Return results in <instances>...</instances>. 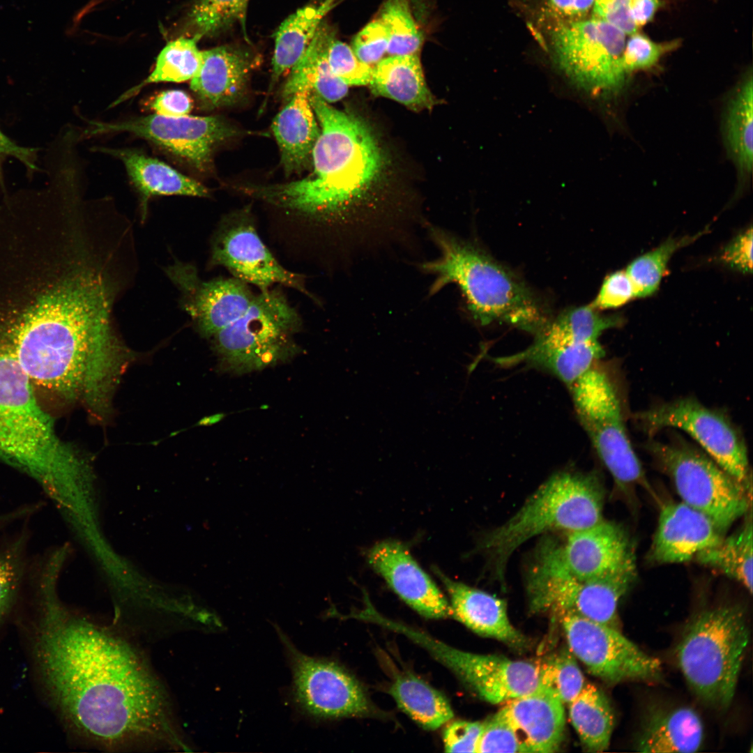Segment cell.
Masks as SVG:
<instances>
[{
	"label": "cell",
	"instance_id": "cell-1",
	"mask_svg": "<svg viewBox=\"0 0 753 753\" xmlns=\"http://www.w3.org/2000/svg\"><path fill=\"white\" fill-rule=\"evenodd\" d=\"M55 583L39 584L34 653L67 724L106 749L186 750L167 693L146 660L121 637L69 613Z\"/></svg>",
	"mask_w": 753,
	"mask_h": 753
},
{
	"label": "cell",
	"instance_id": "cell-2",
	"mask_svg": "<svg viewBox=\"0 0 753 753\" xmlns=\"http://www.w3.org/2000/svg\"><path fill=\"white\" fill-rule=\"evenodd\" d=\"M320 126L306 177L283 183L241 185L240 192L272 210L270 227L307 254H340L365 241L353 210L376 179L381 151L360 119L310 93Z\"/></svg>",
	"mask_w": 753,
	"mask_h": 753
},
{
	"label": "cell",
	"instance_id": "cell-3",
	"mask_svg": "<svg viewBox=\"0 0 753 753\" xmlns=\"http://www.w3.org/2000/svg\"><path fill=\"white\" fill-rule=\"evenodd\" d=\"M32 383L10 351L0 345V459L35 480L66 507L74 500L79 463L56 434Z\"/></svg>",
	"mask_w": 753,
	"mask_h": 753
},
{
	"label": "cell",
	"instance_id": "cell-4",
	"mask_svg": "<svg viewBox=\"0 0 753 753\" xmlns=\"http://www.w3.org/2000/svg\"><path fill=\"white\" fill-rule=\"evenodd\" d=\"M429 234L440 253L419 265L435 277L429 296L457 284L470 314L482 326L503 322L535 335L550 321L530 288L485 251L438 227H429Z\"/></svg>",
	"mask_w": 753,
	"mask_h": 753
},
{
	"label": "cell",
	"instance_id": "cell-5",
	"mask_svg": "<svg viewBox=\"0 0 753 753\" xmlns=\"http://www.w3.org/2000/svg\"><path fill=\"white\" fill-rule=\"evenodd\" d=\"M604 500L603 485L596 474L562 471L552 475L511 517L482 539L479 547L495 579L504 581L510 556L528 540L601 522Z\"/></svg>",
	"mask_w": 753,
	"mask_h": 753
},
{
	"label": "cell",
	"instance_id": "cell-6",
	"mask_svg": "<svg viewBox=\"0 0 753 753\" xmlns=\"http://www.w3.org/2000/svg\"><path fill=\"white\" fill-rule=\"evenodd\" d=\"M749 638L745 611L737 604L703 610L687 624L676 657L687 684L703 703L720 710L730 706Z\"/></svg>",
	"mask_w": 753,
	"mask_h": 753
},
{
	"label": "cell",
	"instance_id": "cell-7",
	"mask_svg": "<svg viewBox=\"0 0 753 753\" xmlns=\"http://www.w3.org/2000/svg\"><path fill=\"white\" fill-rule=\"evenodd\" d=\"M301 326L299 313L275 287L255 294L241 317L211 337L223 367L243 373L295 354Z\"/></svg>",
	"mask_w": 753,
	"mask_h": 753
},
{
	"label": "cell",
	"instance_id": "cell-8",
	"mask_svg": "<svg viewBox=\"0 0 753 753\" xmlns=\"http://www.w3.org/2000/svg\"><path fill=\"white\" fill-rule=\"evenodd\" d=\"M646 448L682 502L706 515L723 533L752 507V489L684 439L653 440Z\"/></svg>",
	"mask_w": 753,
	"mask_h": 753
},
{
	"label": "cell",
	"instance_id": "cell-9",
	"mask_svg": "<svg viewBox=\"0 0 753 753\" xmlns=\"http://www.w3.org/2000/svg\"><path fill=\"white\" fill-rule=\"evenodd\" d=\"M576 414L615 485L624 494L639 486L654 492L628 437L620 398L595 365L568 387Z\"/></svg>",
	"mask_w": 753,
	"mask_h": 753
},
{
	"label": "cell",
	"instance_id": "cell-10",
	"mask_svg": "<svg viewBox=\"0 0 753 753\" xmlns=\"http://www.w3.org/2000/svg\"><path fill=\"white\" fill-rule=\"evenodd\" d=\"M623 324L621 316L602 314L590 305L570 308L550 319L529 347L501 360L505 367L524 364L545 370L568 387L603 356L602 333Z\"/></svg>",
	"mask_w": 753,
	"mask_h": 753
},
{
	"label": "cell",
	"instance_id": "cell-11",
	"mask_svg": "<svg viewBox=\"0 0 753 753\" xmlns=\"http://www.w3.org/2000/svg\"><path fill=\"white\" fill-rule=\"evenodd\" d=\"M626 34L591 17L555 24L551 45L558 66L575 84L595 95H616L628 77L623 68Z\"/></svg>",
	"mask_w": 753,
	"mask_h": 753
},
{
	"label": "cell",
	"instance_id": "cell-12",
	"mask_svg": "<svg viewBox=\"0 0 753 753\" xmlns=\"http://www.w3.org/2000/svg\"><path fill=\"white\" fill-rule=\"evenodd\" d=\"M383 625L423 647L450 669L464 685L489 703H507L542 686V664L461 651L419 630L388 618L384 619Z\"/></svg>",
	"mask_w": 753,
	"mask_h": 753
},
{
	"label": "cell",
	"instance_id": "cell-13",
	"mask_svg": "<svg viewBox=\"0 0 753 753\" xmlns=\"http://www.w3.org/2000/svg\"><path fill=\"white\" fill-rule=\"evenodd\" d=\"M118 133L144 139L177 160L205 172L215 147L239 131L218 116L167 117L156 114L109 122L89 120L81 130L82 139Z\"/></svg>",
	"mask_w": 753,
	"mask_h": 753
},
{
	"label": "cell",
	"instance_id": "cell-14",
	"mask_svg": "<svg viewBox=\"0 0 753 753\" xmlns=\"http://www.w3.org/2000/svg\"><path fill=\"white\" fill-rule=\"evenodd\" d=\"M634 419L651 437L668 428L685 432L722 469L752 489L745 439L724 413L707 407L694 398L683 397L637 413Z\"/></svg>",
	"mask_w": 753,
	"mask_h": 753
},
{
	"label": "cell",
	"instance_id": "cell-15",
	"mask_svg": "<svg viewBox=\"0 0 753 753\" xmlns=\"http://www.w3.org/2000/svg\"><path fill=\"white\" fill-rule=\"evenodd\" d=\"M637 577L635 558L602 577L579 580L528 572L526 592L534 614L569 613L619 630L618 604Z\"/></svg>",
	"mask_w": 753,
	"mask_h": 753
},
{
	"label": "cell",
	"instance_id": "cell-16",
	"mask_svg": "<svg viewBox=\"0 0 753 753\" xmlns=\"http://www.w3.org/2000/svg\"><path fill=\"white\" fill-rule=\"evenodd\" d=\"M210 264L260 291L283 286L317 301L306 287L304 275L284 267L264 243L250 206L220 219L211 239Z\"/></svg>",
	"mask_w": 753,
	"mask_h": 753
},
{
	"label": "cell",
	"instance_id": "cell-17",
	"mask_svg": "<svg viewBox=\"0 0 753 753\" xmlns=\"http://www.w3.org/2000/svg\"><path fill=\"white\" fill-rule=\"evenodd\" d=\"M563 540H542L528 571L588 580L607 575L635 557L629 535L614 522L564 532Z\"/></svg>",
	"mask_w": 753,
	"mask_h": 753
},
{
	"label": "cell",
	"instance_id": "cell-18",
	"mask_svg": "<svg viewBox=\"0 0 753 753\" xmlns=\"http://www.w3.org/2000/svg\"><path fill=\"white\" fill-rule=\"evenodd\" d=\"M560 619L568 648L593 676L614 685L628 680L657 681L660 661L643 651L619 630L573 614Z\"/></svg>",
	"mask_w": 753,
	"mask_h": 753
},
{
	"label": "cell",
	"instance_id": "cell-19",
	"mask_svg": "<svg viewBox=\"0 0 753 753\" xmlns=\"http://www.w3.org/2000/svg\"><path fill=\"white\" fill-rule=\"evenodd\" d=\"M285 647L296 702L308 715L321 718L358 717L370 703L357 680L335 662L305 655L277 629Z\"/></svg>",
	"mask_w": 753,
	"mask_h": 753
},
{
	"label": "cell",
	"instance_id": "cell-20",
	"mask_svg": "<svg viewBox=\"0 0 753 753\" xmlns=\"http://www.w3.org/2000/svg\"><path fill=\"white\" fill-rule=\"evenodd\" d=\"M167 273L182 291L185 310L207 337L241 317L255 296L249 284L232 276L201 280L189 264L177 262Z\"/></svg>",
	"mask_w": 753,
	"mask_h": 753
},
{
	"label": "cell",
	"instance_id": "cell-21",
	"mask_svg": "<svg viewBox=\"0 0 753 753\" xmlns=\"http://www.w3.org/2000/svg\"><path fill=\"white\" fill-rule=\"evenodd\" d=\"M367 558L393 591L419 614L432 619L451 616L449 602L402 543L379 542L369 550Z\"/></svg>",
	"mask_w": 753,
	"mask_h": 753
},
{
	"label": "cell",
	"instance_id": "cell-22",
	"mask_svg": "<svg viewBox=\"0 0 753 753\" xmlns=\"http://www.w3.org/2000/svg\"><path fill=\"white\" fill-rule=\"evenodd\" d=\"M724 537L706 515L683 502L667 503L661 508L648 558L656 563L689 561Z\"/></svg>",
	"mask_w": 753,
	"mask_h": 753
},
{
	"label": "cell",
	"instance_id": "cell-23",
	"mask_svg": "<svg viewBox=\"0 0 753 753\" xmlns=\"http://www.w3.org/2000/svg\"><path fill=\"white\" fill-rule=\"evenodd\" d=\"M528 753L558 751L563 739V703L547 688L508 701L501 708Z\"/></svg>",
	"mask_w": 753,
	"mask_h": 753
},
{
	"label": "cell",
	"instance_id": "cell-24",
	"mask_svg": "<svg viewBox=\"0 0 753 753\" xmlns=\"http://www.w3.org/2000/svg\"><path fill=\"white\" fill-rule=\"evenodd\" d=\"M253 62L248 52L229 46L202 51L201 66L190 80V89L200 107L214 109L240 100Z\"/></svg>",
	"mask_w": 753,
	"mask_h": 753
},
{
	"label": "cell",
	"instance_id": "cell-25",
	"mask_svg": "<svg viewBox=\"0 0 753 753\" xmlns=\"http://www.w3.org/2000/svg\"><path fill=\"white\" fill-rule=\"evenodd\" d=\"M435 571L448 593L451 616L480 635L524 647L526 639L510 621L505 601Z\"/></svg>",
	"mask_w": 753,
	"mask_h": 753
},
{
	"label": "cell",
	"instance_id": "cell-26",
	"mask_svg": "<svg viewBox=\"0 0 753 753\" xmlns=\"http://www.w3.org/2000/svg\"><path fill=\"white\" fill-rule=\"evenodd\" d=\"M94 151L109 155L123 165L140 198L142 218H146L148 202L155 196H209L208 189L167 163L131 148L95 147Z\"/></svg>",
	"mask_w": 753,
	"mask_h": 753
},
{
	"label": "cell",
	"instance_id": "cell-27",
	"mask_svg": "<svg viewBox=\"0 0 753 753\" xmlns=\"http://www.w3.org/2000/svg\"><path fill=\"white\" fill-rule=\"evenodd\" d=\"M310 94L308 91L295 93L272 123L281 165L287 176L309 167L313 148L320 135Z\"/></svg>",
	"mask_w": 753,
	"mask_h": 753
},
{
	"label": "cell",
	"instance_id": "cell-28",
	"mask_svg": "<svg viewBox=\"0 0 753 753\" xmlns=\"http://www.w3.org/2000/svg\"><path fill=\"white\" fill-rule=\"evenodd\" d=\"M703 738L701 720L692 708H653L643 720L634 748L648 753L694 752Z\"/></svg>",
	"mask_w": 753,
	"mask_h": 753
},
{
	"label": "cell",
	"instance_id": "cell-29",
	"mask_svg": "<svg viewBox=\"0 0 753 753\" xmlns=\"http://www.w3.org/2000/svg\"><path fill=\"white\" fill-rule=\"evenodd\" d=\"M369 85L373 93L420 112L437 100L428 89L418 54L389 56L373 66Z\"/></svg>",
	"mask_w": 753,
	"mask_h": 753
},
{
	"label": "cell",
	"instance_id": "cell-30",
	"mask_svg": "<svg viewBox=\"0 0 753 753\" xmlns=\"http://www.w3.org/2000/svg\"><path fill=\"white\" fill-rule=\"evenodd\" d=\"M334 36L323 22L305 53L291 68L282 91L284 98L288 100L298 91H308L330 103L347 95L349 86L333 73L328 63L327 47Z\"/></svg>",
	"mask_w": 753,
	"mask_h": 753
},
{
	"label": "cell",
	"instance_id": "cell-31",
	"mask_svg": "<svg viewBox=\"0 0 753 753\" xmlns=\"http://www.w3.org/2000/svg\"><path fill=\"white\" fill-rule=\"evenodd\" d=\"M753 82L746 73L729 96L724 112V146L737 171L742 188L751 178L753 163Z\"/></svg>",
	"mask_w": 753,
	"mask_h": 753
},
{
	"label": "cell",
	"instance_id": "cell-32",
	"mask_svg": "<svg viewBox=\"0 0 753 753\" xmlns=\"http://www.w3.org/2000/svg\"><path fill=\"white\" fill-rule=\"evenodd\" d=\"M335 0L298 9L280 25L275 33L272 75L268 93L278 79L298 61L315 36L325 15Z\"/></svg>",
	"mask_w": 753,
	"mask_h": 753
},
{
	"label": "cell",
	"instance_id": "cell-33",
	"mask_svg": "<svg viewBox=\"0 0 753 753\" xmlns=\"http://www.w3.org/2000/svg\"><path fill=\"white\" fill-rule=\"evenodd\" d=\"M569 716L586 751L603 752L609 747L614 715L606 695L593 685H585L568 703Z\"/></svg>",
	"mask_w": 753,
	"mask_h": 753
},
{
	"label": "cell",
	"instance_id": "cell-34",
	"mask_svg": "<svg viewBox=\"0 0 753 753\" xmlns=\"http://www.w3.org/2000/svg\"><path fill=\"white\" fill-rule=\"evenodd\" d=\"M390 693L399 708L425 729H437L454 716L448 699L413 675L396 677Z\"/></svg>",
	"mask_w": 753,
	"mask_h": 753
},
{
	"label": "cell",
	"instance_id": "cell-35",
	"mask_svg": "<svg viewBox=\"0 0 753 753\" xmlns=\"http://www.w3.org/2000/svg\"><path fill=\"white\" fill-rule=\"evenodd\" d=\"M752 508L745 514L743 526L716 545L699 554L697 562L736 580L752 593Z\"/></svg>",
	"mask_w": 753,
	"mask_h": 753
},
{
	"label": "cell",
	"instance_id": "cell-36",
	"mask_svg": "<svg viewBox=\"0 0 753 753\" xmlns=\"http://www.w3.org/2000/svg\"><path fill=\"white\" fill-rule=\"evenodd\" d=\"M198 39L195 36L169 42L159 53L151 73L139 84L121 95L111 107L136 96L150 84L191 80L197 73L202 61V51L199 50L197 44Z\"/></svg>",
	"mask_w": 753,
	"mask_h": 753
},
{
	"label": "cell",
	"instance_id": "cell-37",
	"mask_svg": "<svg viewBox=\"0 0 753 753\" xmlns=\"http://www.w3.org/2000/svg\"><path fill=\"white\" fill-rule=\"evenodd\" d=\"M379 18L388 33L389 56L418 54L423 36L407 0H386Z\"/></svg>",
	"mask_w": 753,
	"mask_h": 753
},
{
	"label": "cell",
	"instance_id": "cell-38",
	"mask_svg": "<svg viewBox=\"0 0 753 753\" xmlns=\"http://www.w3.org/2000/svg\"><path fill=\"white\" fill-rule=\"evenodd\" d=\"M700 235L668 239L657 248L632 261L625 272L632 282L634 297H646L653 294L660 285L672 254L698 238Z\"/></svg>",
	"mask_w": 753,
	"mask_h": 753
},
{
	"label": "cell",
	"instance_id": "cell-39",
	"mask_svg": "<svg viewBox=\"0 0 753 753\" xmlns=\"http://www.w3.org/2000/svg\"><path fill=\"white\" fill-rule=\"evenodd\" d=\"M249 0H195L190 14L199 38L222 31L236 22L244 27Z\"/></svg>",
	"mask_w": 753,
	"mask_h": 753
},
{
	"label": "cell",
	"instance_id": "cell-40",
	"mask_svg": "<svg viewBox=\"0 0 753 753\" xmlns=\"http://www.w3.org/2000/svg\"><path fill=\"white\" fill-rule=\"evenodd\" d=\"M542 685L563 704L569 703L585 686L576 657L569 648L562 649L542 664Z\"/></svg>",
	"mask_w": 753,
	"mask_h": 753
},
{
	"label": "cell",
	"instance_id": "cell-41",
	"mask_svg": "<svg viewBox=\"0 0 753 753\" xmlns=\"http://www.w3.org/2000/svg\"><path fill=\"white\" fill-rule=\"evenodd\" d=\"M680 40L655 42L638 31L626 39L623 54V68L626 76L656 66L662 58L676 50Z\"/></svg>",
	"mask_w": 753,
	"mask_h": 753
},
{
	"label": "cell",
	"instance_id": "cell-42",
	"mask_svg": "<svg viewBox=\"0 0 753 753\" xmlns=\"http://www.w3.org/2000/svg\"><path fill=\"white\" fill-rule=\"evenodd\" d=\"M327 59L333 73L347 86L370 84L373 66L360 61L352 48L335 36L327 47Z\"/></svg>",
	"mask_w": 753,
	"mask_h": 753
},
{
	"label": "cell",
	"instance_id": "cell-43",
	"mask_svg": "<svg viewBox=\"0 0 753 753\" xmlns=\"http://www.w3.org/2000/svg\"><path fill=\"white\" fill-rule=\"evenodd\" d=\"M23 539L0 550V620L13 607L19 590L23 565Z\"/></svg>",
	"mask_w": 753,
	"mask_h": 753
},
{
	"label": "cell",
	"instance_id": "cell-44",
	"mask_svg": "<svg viewBox=\"0 0 753 753\" xmlns=\"http://www.w3.org/2000/svg\"><path fill=\"white\" fill-rule=\"evenodd\" d=\"M477 752L528 753L502 709L483 722Z\"/></svg>",
	"mask_w": 753,
	"mask_h": 753
},
{
	"label": "cell",
	"instance_id": "cell-45",
	"mask_svg": "<svg viewBox=\"0 0 753 753\" xmlns=\"http://www.w3.org/2000/svg\"><path fill=\"white\" fill-rule=\"evenodd\" d=\"M388 33L378 17L366 24L355 36L352 50L358 59L374 66L387 53Z\"/></svg>",
	"mask_w": 753,
	"mask_h": 753
},
{
	"label": "cell",
	"instance_id": "cell-46",
	"mask_svg": "<svg viewBox=\"0 0 753 753\" xmlns=\"http://www.w3.org/2000/svg\"><path fill=\"white\" fill-rule=\"evenodd\" d=\"M632 297L634 288L625 271H619L607 275L604 280L595 299L590 304L596 310H607L620 307Z\"/></svg>",
	"mask_w": 753,
	"mask_h": 753
},
{
	"label": "cell",
	"instance_id": "cell-47",
	"mask_svg": "<svg viewBox=\"0 0 753 753\" xmlns=\"http://www.w3.org/2000/svg\"><path fill=\"white\" fill-rule=\"evenodd\" d=\"M483 722L455 721L443 732V739L447 752H477Z\"/></svg>",
	"mask_w": 753,
	"mask_h": 753
},
{
	"label": "cell",
	"instance_id": "cell-48",
	"mask_svg": "<svg viewBox=\"0 0 753 753\" xmlns=\"http://www.w3.org/2000/svg\"><path fill=\"white\" fill-rule=\"evenodd\" d=\"M630 0H595L592 17L621 30L627 36L637 31L630 14Z\"/></svg>",
	"mask_w": 753,
	"mask_h": 753
},
{
	"label": "cell",
	"instance_id": "cell-49",
	"mask_svg": "<svg viewBox=\"0 0 753 753\" xmlns=\"http://www.w3.org/2000/svg\"><path fill=\"white\" fill-rule=\"evenodd\" d=\"M720 260L729 268L743 273L752 272V229L738 235L724 249Z\"/></svg>",
	"mask_w": 753,
	"mask_h": 753
},
{
	"label": "cell",
	"instance_id": "cell-50",
	"mask_svg": "<svg viewBox=\"0 0 753 753\" xmlns=\"http://www.w3.org/2000/svg\"><path fill=\"white\" fill-rule=\"evenodd\" d=\"M149 107L153 114L178 117L188 115L192 109V100L185 91L180 89L165 90L156 95L150 102Z\"/></svg>",
	"mask_w": 753,
	"mask_h": 753
},
{
	"label": "cell",
	"instance_id": "cell-51",
	"mask_svg": "<svg viewBox=\"0 0 753 753\" xmlns=\"http://www.w3.org/2000/svg\"><path fill=\"white\" fill-rule=\"evenodd\" d=\"M595 0H546L547 13L558 23L586 18Z\"/></svg>",
	"mask_w": 753,
	"mask_h": 753
},
{
	"label": "cell",
	"instance_id": "cell-52",
	"mask_svg": "<svg viewBox=\"0 0 753 753\" xmlns=\"http://www.w3.org/2000/svg\"><path fill=\"white\" fill-rule=\"evenodd\" d=\"M6 157H13L18 160L29 171L37 169L36 150L17 144L0 130V187L3 185L2 163Z\"/></svg>",
	"mask_w": 753,
	"mask_h": 753
},
{
	"label": "cell",
	"instance_id": "cell-53",
	"mask_svg": "<svg viewBox=\"0 0 753 753\" xmlns=\"http://www.w3.org/2000/svg\"><path fill=\"white\" fill-rule=\"evenodd\" d=\"M662 5V0H630V14L637 28L651 22Z\"/></svg>",
	"mask_w": 753,
	"mask_h": 753
},
{
	"label": "cell",
	"instance_id": "cell-54",
	"mask_svg": "<svg viewBox=\"0 0 753 753\" xmlns=\"http://www.w3.org/2000/svg\"><path fill=\"white\" fill-rule=\"evenodd\" d=\"M31 508H22L19 510H15L10 513L0 515V526L4 524L13 519L20 518L24 516L31 511Z\"/></svg>",
	"mask_w": 753,
	"mask_h": 753
}]
</instances>
